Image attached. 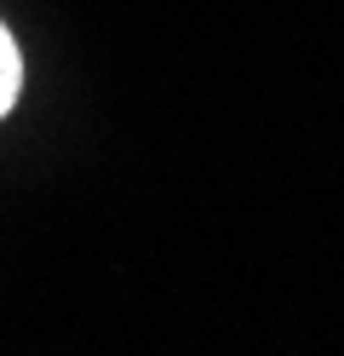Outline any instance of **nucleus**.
Here are the masks:
<instances>
[{"mask_svg":"<svg viewBox=\"0 0 344 356\" xmlns=\"http://www.w3.org/2000/svg\"><path fill=\"white\" fill-rule=\"evenodd\" d=\"M17 86H23V58H17V40L6 35V24H0V115L12 109Z\"/></svg>","mask_w":344,"mask_h":356,"instance_id":"f257e3e1","label":"nucleus"}]
</instances>
